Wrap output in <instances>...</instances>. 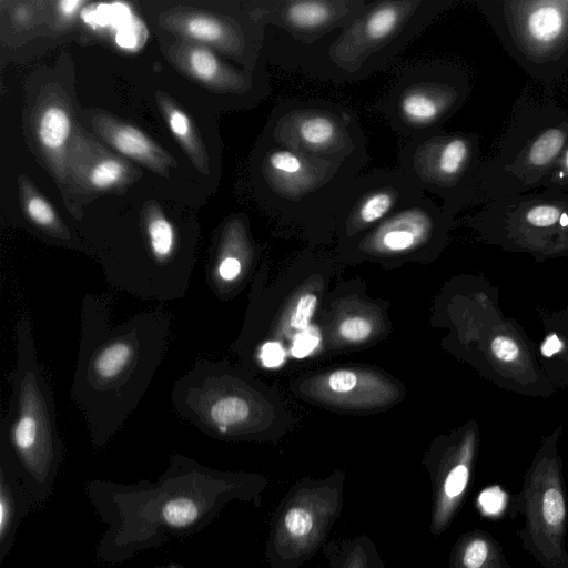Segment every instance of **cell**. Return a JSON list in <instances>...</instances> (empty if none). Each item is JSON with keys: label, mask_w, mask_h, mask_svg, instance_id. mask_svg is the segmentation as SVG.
<instances>
[{"label": "cell", "mask_w": 568, "mask_h": 568, "mask_svg": "<svg viewBox=\"0 0 568 568\" xmlns=\"http://www.w3.org/2000/svg\"><path fill=\"white\" fill-rule=\"evenodd\" d=\"M356 383V375L347 369L336 371L328 378L329 387L338 393L349 392L355 387Z\"/></svg>", "instance_id": "obj_29"}, {"label": "cell", "mask_w": 568, "mask_h": 568, "mask_svg": "<svg viewBox=\"0 0 568 568\" xmlns=\"http://www.w3.org/2000/svg\"><path fill=\"white\" fill-rule=\"evenodd\" d=\"M371 331L369 322L362 317H349L339 326L341 335L352 342L365 339L371 334Z\"/></svg>", "instance_id": "obj_26"}, {"label": "cell", "mask_w": 568, "mask_h": 568, "mask_svg": "<svg viewBox=\"0 0 568 568\" xmlns=\"http://www.w3.org/2000/svg\"><path fill=\"white\" fill-rule=\"evenodd\" d=\"M478 447L477 430H468L454 455V462L435 485L432 529L442 534L453 521L466 499L473 480Z\"/></svg>", "instance_id": "obj_13"}, {"label": "cell", "mask_w": 568, "mask_h": 568, "mask_svg": "<svg viewBox=\"0 0 568 568\" xmlns=\"http://www.w3.org/2000/svg\"><path fill=\"white\" fill-rule=\"evenodd\" d=\"M454 102L455 87L447 72L424 62L397 74L381 108L390 129L409 140L438 132Z\"/></svg>", "instance_id": "obj_7"}, {"label": "cell", "mask_w": 568, "mask_h": 568, "mask_svg": "<svg viewBox=\"0 0 568 568\" xmlns=\"http://www.w3.org/2000/svg\"><path fill=\"white\" fill-rule=\"evenodd\" d=\"M317 298L314 294H305L298 300L291 317V325L294 328H306L315 311Z\"/></svg>", "instance_id": "obj_25"}, {"label": "cell", "mask_w": 568, "mask_h": 568, "mask_svg": "<svg viewBox=\"0 0 568 568\" xmlns=\"http://www.w3.org/2000/svg\"><path fill=\"white\" fill-rule=\"evenodd\" d=\"M448 568H513L500 542L487 530L475 528L454 544Z\"/></svg>", "instance_id": "obj_15"}, {"label": "cell", "mask_w": 568, "mask_h": 568, "mask_svg": "<svg viewBox=\"0 0 568 568\" xmlns=\"http://www.w3.org/2000/svg\"><path fill=\"white\" fill-rule=\"evenodd\" d=\"M124 172L123 165L115 160H104L92 170L91 183L98 189H106L115 184Z\"/></svg>", "instance_id": "obj_23"}, {"label": "cell", "mask_w": 568, "mask_h": 568, "mask_svg": "<svg viewBox=\"0 0 568 568\" xmlns=\"http://www.w3.org/2000/svg\"><path fill=\"white\" fill-rule=\"evenodd\" d=\"M264 133L297 153L338 164L368 161L367 140L356 113L328 100H285L270 114Z\"/></svg>", "instance_id": "obj_6"}, {"label": "cell", "mask_w": 568, "mask_h": 568, "mask_svg": "<svg viewBox=\"0 0 568 568\" xmlns=\"http://www.w3.org/2000/svg\"><path fill=\"white\" fill-rule=\"evenodd\" d=\"M113 145L123 154L142 159L151 153V143L146 136L132 126H122L113 133Z\"/></svg>", "instance_id": "obj_19"}, {"label": "cell", "mask_w": 568, "mask_h": 568, "mask_svg": "<svg viewBox=\"0 0 568 568\" xmlns=\"http://www.w3.org/2000/svg\"><path fill=\"white\" fill-rule=\"evenodd\" d=\"M71 122L67 112L58 106L45 110L39 123V138L51 150L61 148L69 138Z\"/></svg>", "instance_id": "obj_17"}, {"label": "cell", "mask_w": 568, "mask_h": 568, "mask_svg": "<svg viewBox=\"0 0 568 568\" xmlns=\"http://www.w3.org/2000/svg\"><path fill=\"white\" fill-rule=\"evenodd\" d=\"M318 341V337L311 331H303L294 338L292 354L295 357H304L317 346Z\"/></svg>", "instance_id": "obj_28"}, {"label": "cell", "mask_w": 568, "mask_h": 568, "mask_svg": "<svg viewBox=\"0 0 568 568\" xmlns=\"http://www.w3.org/2000/svg\"><path fill=\"white\" fill-rule=\"evenodd\" d=\"M341 493H291L275 517L272 549L275 568H292L324 540L341 508Z\"/></svg>", "instance_id": "obj_8"}, {"label": "cell", "mask_w": 568, "mask_h": 568, "mask_svg": "<svg viewBox=\"0 0 568 568\" xmlns=\"http://www.w3.org/2000/svg\"><path fill=\"white\" fill-rule=\"evenodd\" d=\"M469 156L468 142L438 132L406 140L398 152L399 170L424 192L448 196Z\"/></svg>", "instance_id": "obj_11"}, {"label": "cell", "mask_w": 568, "mask_h": 568, "mask_svg": "<svg viewBox=\"0 0 568 568\" xmlns=\"http://www.w3.org/2000/svg\"><path fill=\"white\" fill-rule=\"evenodd\" d=\"M544 336L537 346L541 368L555 387H568V305L559 310L538 306Z\"/></svg>", "instance_id": "obj_14"}, {"label": "cell", "mask_w": 568, "mask_h": 568, "mask_svg": "<svg viewBox=\"0 0 568 568\" xmlns=\"http://www.w3.org/2000/svg\"><path fill=\"white\" fill-rule=\"evenodd\" d=\"M566 165H567V168H568V152H567V154H566Z\"/></svg>", "instance_id": "obj_34"}, {"label": "cell", "mask_w": 568, "mask_h": 568, "mask_svg": "<svg viewBox=\"0 0 568 568\" xmlns=\"http://www.w3.org/2000/svg\"><path fill=\"white\" fill-rule=\"evenodd\" d=\"M27 213L29 217L38 226L43 229H52L55 225V215L47 201L39 196L29 200L27 204Z\"/></svg>", "instance_id": "obj_24"}, {"label": "cell", "mask_w": 568, "mask_h": 568, "mask_svg": "<svg viewBox=\"0 0 568 568\" xmlns=\"http://www.w3.org/2000/svg\"><path fill=\"white\" fill-rule=\"evenodd\" d=\"M444 8L439 0L366 1L326 45L311 50L303 69L336 82H356L384 69Z\"/></svg>", "instance_id": "obj_2"}, {"label": "cell", "mask_w": 568, "mask_h": 568, "mask_svg": "<svg viewBox=\"0 0 568 568\" xmlns=\"http://www.w3.org/2000/svg\"><path fill=\"white\" fill-rule=\"evenodd\" d=\"M559 222L562 227L568 226V215L566 213H561Z\"/></svg>", "instance_id": "obj_33"}, {"label": "cell", "mask_w": 568, "mask_h": 568, "mask_svg": "<svg viewBox=\"0 0 568 568\" xmlns=\"http://www.w3.org/2000/svg\"><path fill=\"white\" fill-rule=\"evenodd\" d=\"M80 4H81L80 1H74V0L61 1L59 3L61 12L65 16H70L72 13H74L78 6H80Z\"/></svg>", "instance_id": "obj_32"}, {"label": "cell", "mask_w": 568, "mask_h": 568, "mask_svg": "<svg viewBox=\"0 0 568 568\" xmlns=\"http://www.w3.org/2000/svg\"><path fill=\"white\" fill-rule=\"evenodd\" d=\"M444 222L443 213L425 196L393 213L366 237L385 252L404 253L428 243Z\"/></svg>", "instance_id": "obj_12"}, {"label": "cell", "mask_w": 568, "mask_h": 568, "mask_svg": "<svg viewBox=\"0 0 568 568\" xmlns=\"http://www.w3.org/2000/svg\"><path fill=\"white\" fill-rule=\"evenodd\" d=\"M423 197L424 191L400 170H375L359 174L338 213L336 224L347 236H354Z\"/></svg>", "instance_id": "obj_10"}, {"label": "cell", "mask_w": 568, "mask_h": 568, "mask_svg": "<svg viewBox=\"0 0 568 568\" xmlns=\"http://www.w3.org/2000/svg\"><path fill=\"white\" fill-rule=\"evenodd\" d=\"M171 315L138 313L112 325L108 300L85 294L70 396L82 412L95 447L103 446L133 414L169 348Z\"/></svg>", "instance_id": "obj_1"}, {"label": "cell", "mask_w": 568, "mask_h": 568, "mask_svg": "<svg viewBox=\"0 0 568 568\" xmlns=\"http://www.w3.org/2000/svg\"><path fill=\"white\" fill-rule=\"evenodd\" d=\"M560 211L555 206H536L527 213V221L536 227H548L560 219Z\"/></svg>", "instance_id": "obj_27"}, {"label": "cell", "mask_w": 568, "mask_h": 568, "mask_svg": "<svg viewBox=\"0 0 568 568\" xmlns=\"http://www.w3.org/2000/svg\"><path fill=\"white\" fill-rule=\"evenodd\" d=\"M562 426L542 437L513 496L508 516H521L517 531L521 547L541 568H568V495L559 442Z\"/></svg>", "instance_id": "obj_5"}, {"label": "cell", "mask_w": 568, "mask_h": 568, "mask_svg": "<svg viewBox=\"0 0 568 568\" xmlns=\"http://www.w3.org/2000/svg\"><path fill=\"white\" fill-rule=\"evenodd\" d=\"M285 352L281 344L276 342H267L261 348V361L265 367H276L282 364Z\"/></svg>", "instance_id": "obj_30"}, {"label": "cell", "mask_w": 568, "mask_h": 568, "mask_svg": "<svg viewBox=\"0 0 568 568\" xmlns=\"http://www.w3.org/2000/svg\"><path fill=\"white\" fill-rule=\"evenodd\" d=\"M364 166L311 158L263 132L253 158V182L264 205L305 225L333 226Z\"/></svg>", "instance_id": "obj_4"}, {"label": "cell", "mask_w": 568, "mask_h": 568, "mask_svg": "<svg viewBox=\"0 0 568 568\" xmlns=\"http://www.w3.org/2000/svg\"><path fill=\"white\" fill-rule=\"evenodd\" d=\"M14 337L10 397L0 423L1 462L3 467L45 478L58 465L61 440L52 387L39 362L28 314L17 320Z\"/></svg>", "instance_id": "obj_3"}, {"label": "cell", "mask_w": 568, "mask_h": 568, "mask_svg": "<svg viewBox=\"0 0 568 568\" xmlns=\"http://www.w3.org/2000/svg\"><path fill=\"white\" fill-rule=\"evenodd\" d=\"M170 128L175 135L185 139L190 133V121L180 110H173L169 115Z\"/></svg>", "instance_id": "obj_31"}, {"label": "cell", "mask_w": 568, "mask_h": 568, "mask_svg": "<svg viewBox=\"0 0 568 568\" xmlns=\"http://www.w3.org/2000/svg\"><path fill=\"white\" fill-rule=\"evenodd\" d=\"M338 565L335 568H384L374 545L365 537L341 542L334 549Z\"/></svg>", "instance_id": "obj_16"}, {"label": "cell", "mask_w": 568, "mask_h": 568, "mask_svg": "<svg viewBox=\"0 0 568 568\" xmlns=\"http://www.w3.org/2000/svg\"><path fill=\"white\" fill-rule=\"evenodd\" d=\"M190 65L194 74L204 81L215 79L221 70L215 55L203 48L194 49L191 52Z\"/></svg>", "instance_id": "obj_22"}, {"label": "cell", "mask_w": 568, "mask_h": 568, "mask_svg": "<svg viewBox=\"0 0 568 568\" xmlns=\"http://www.w3.org/2000/svg\"><path fill=\"white\" fill-rule=\"evenodd\" d=\"M529 31L539 41H551L561 31L562 17L560 12L551 7H544L536 10L528 21Z\"/></svg>", "instance_id": "obj_18"}, {"label": "cell", "mask_w": 568, "mask_h": 568, "mask_svg": "<svg viewBox=\"0 0 568 568\" xmlns=\"http://www.w3.org/2000/svg\"><path fill=\"white\" fill-rule=\"evenodd\" d=\"M564 134L558 129H551L541 134L532 144L529 160L535 165L548 163L561 149Z\"/></svg>", "instance_id": "obj_20"}, {"label": "cell", "mask_w": 568, "mask_h": 568, "mask_svg": "<svg viewBox=\"0 0 568 568\" xmlns=\"http://www.w3.org/2000/svg\"><path fill=\"white\" fill-rule=\"evenodd\" d=\"M163 519L172 527H185L197 517L196 505L187 498H176L169 501L162 510Z\"/></svg>", "instance_id": "obj_21"}, {"label": "cell", "mask_w": 568, "mask_h": 568, "mask_svg": "<svg viewBox=\"0 0 568 568\" xmlns=\"http://www.w3.org/2000/svg\"><path fill=\"white\" fill-rule=\"evenodd\" d=\"M367 0H261L251 2L248 14L261 26L271 24L295 42L314 45L335 30H342Z\"/></svg>", "instance_id": "obj_9"}]
</instances>
